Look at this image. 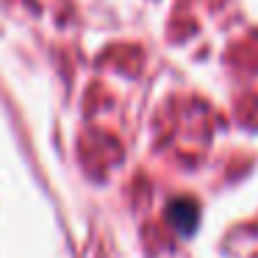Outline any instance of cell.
Wrapping results in <instances>:
<instances>
[{"label":"cell","mask_w":258,"mask_h":258,"mask_svg":"<svg viewBox=\"0 0 258 258\" xmlns=\"http://www.w3.org/2000/svg\"><path fill=\"white\" fill-rule=\"evenodd\" d=\"M169 219L178 225V230L189 233V230H195V225H197V206L191 200L172 203V206H169Z\"/></svg>","instance_id":"1"}]
</instances>
